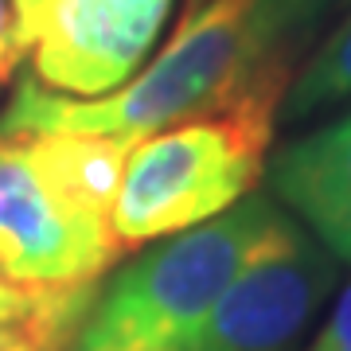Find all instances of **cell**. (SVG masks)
I'll list each match as a JSON object with an SVG mask.
<instances>
[{
    "instance_id": "1",
    "label": "cell",
    "mask_w": 351,
    "mask_h": 351,
    "mask_svg": "<svg viewBox=\"0 0 351 351\" xmlns=\"http://www.w3.org/2000/svg\"><path fill=\"white\" fill-rule=\"evenodd\" d=\"M304 32L289 0H203L145 71L101 98H66L24 78L0 113V141L51 133L145 141L246 101H285L293 43Z\"/></svg>"
},
{
    "instance_id": "2",
    "label": "cell",
    "mask_w": 351,
    "mask_h": 351,
    "mask_svg": "<svg viewBox=\"0 0 351 351\" xmlns=\"http://www.w3.org/2000/svg\"><path fill=\"white\" fill-rule=\"evenodd\" d=\"M277 207L246 195L211 223L160 239L98 285L63 351H188L195 328L274 226Z\"/></svg>"
},
{
    "instance_id": "3",
    "label": "cell",
    "mask_w": 351,
    "mask_h": 351,
    "mask_svg": "<svg viewBox=\"0 0 351 351\" xmlns=\"http://www.w3.org/2000/svg\"><path fill=\"white\" fill-rule=\"evenodd\" d=\"M277 117L281 101H246L137 141L110 211L121 250L176 239L239 207L265 168Z\"/></svg>"
},
{
    "instance_id": "4",
    "label": "cell",
    "mask_w": 351,
    "mask_h": 351,
    "mask_svg": "<svg viewBox=\"0 0 351 351\" xmlns=\"http://www.w3.org/2000/svg\"><path fill=\"white\" fill-rule=\"evenodd\" d=\"M172 0H12L32 82L66 98H101L137 75Z\"/></svg>"
},
{
    "instance_id": "5",
    "label": "cell",
    "mask_w": 351,
    "mask_h": 351,
    "mask_svg": "<svg viewBox=\"0 0 351 351\" xmlns=\"http://www.w3.org/2000/svg\"><path fill=\"white\" fill-rule=\"evenodd\" d=\"M336 277V258L277 211L258 250L219 293L188 351H289Z\"/></svg>"
},
{
    "instance_id": "6",
    "label": "cell",
    "mask_w": 351,
    "mask_h": 351,
    "mask_svg": "<svg viewBox=\"0 0 351 351\" xmlns=\"http://www.w3.org/2000/svg\"><path fill=\"white\" fill-rule=\"evenodd\" d=\"M117 254L110 219L66 199L27 141H0V274L20 285H90Z\"/></svg>"
},
{
    "instance_id": "7",
    "label": "cell",
    "mask_w": 351,
    "mask_h": 351,
    "mask_svg": "<svg viewBox=\"0 0 351 351\" xmlns=\"http://www.w3.org/2000/svg\"><path fill=\"white\" fill-rule=\"evenodd\" d=\"M269 180L313 230L351 219V113L285 145L274 156Z\"/></svg>"
},
{
    "instance_id": "8",
    "label": "cell",
    "mask_w": 351,
    "mask_h": 351,
    "mask_svg": "<svg viewBox=\"0 0 351 351\" xmlns=\"http://www.w3.org/2000/svg\"><path fill=\"white\" fill-rule=\"evenodd\" d=\"M98 297L90 285H20L0 274V351H63Z\"/></svg>"
},
{
    "instance_id": "9",
    "label": "cell",
    "mask_w": 351,
    "mask_h": 351,
    "mask_svg": "<svg viewBox=\"0 0 351 351\" xmlns=\"http://www.w3.org/2000/svg\"><path fill=\"white\" fill-rule=\"evenodd\" d=\"M339 101H351V16L320 43V51L301 66V75L289 82L281 117L304 121Z\"/></svg>"
},
{
    "instance_id": "10",
    "label": "cell",
    "mask_w": 351,
    "mask_h": 351,
    "mask_svg": "<svg viewBox=\"0 0 351 351\" xmlns=\"http://www.w3.org/2000/svg\"><path fill=\"white\" fill-rule=\"evenodd\" d=\"M308 351H351V285L339 293V301L332 304L328 320L320 324L313 348Z\"/></svg>"
},
{
    "instance_id": "11",
    "label": "cell",
    "mask_w": 351,
    "mask_h": 351,
    "mask_svg": "<svg viewBox=\"0 0 351 351\" xmlns=\"http://www.w3.org/2000/svg\"><path fill=\"white\" fill-rule=\"evenodd\" d=\"M20 43H16V20H12V4L0 0V90L8 86L16 63H20Z\"/></svg>"
},
{
    "instance_id": "12",
    "label": "cell",
    "mask_w": 351,
    "mask_h": 351,
    "mask_svg": "<svg viewBox=\"0 0 351 351\" xmlns=\"http://www.w3.org/2000/svg\"><path fill=\"white\" fill-rule=\"evenodd\" d=\"M316 234H320V242H324V250L332 254V258H343V262H351V219L328 223V226H320Z\"/></svg>"
},
{
    "instance_id": "13",
    "label": "cell",
    "mask_w": 351,
    "mask_h": 351,
    "mask_svg": "<svg viewBox=\"0 0 351 351\" xmlns=\"http://www.w3.org/2000/svg\"><path fill=\"white\" fill-rule=\"evenodd\" d=\"M293 4H297V8H301V12L316 24V16L324 12V4H328V0H293Z\"/></svg>"
},
{
    "instance_id": "14",
    "label": "cell",
    "mask_w": 351,
    "mask_h": 351,
    "mask_svg": "<svg viewBox=\"0 0 351 351\" xmlns=\"http://www.w3.org/2000/svg\"><path fill=\"white\" fill-rule=\"evenodd\" d=\"M203 0H188V8H184V12H191V8H199Z\"/></svg>"
}]
</instances>
